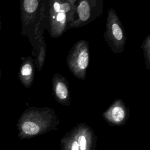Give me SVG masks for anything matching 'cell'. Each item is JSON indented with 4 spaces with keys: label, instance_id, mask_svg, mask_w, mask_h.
Here are the masks:
<instances>
[{
    "label": "cell",
    "instance_id": "10",
    "mask_svg": "<svg viewBox=\"0 0 150 150\" xmlns=\"http://www.w3.org/2000/svg\"><path fill=\"white\" fill-rule=\"evenodd\" d=\"M35 76V62L31 56L23 58L20 66L18 77L22 84L26 88L32 86Z\"/></svg>",
    "mask_w": 150,
    "mask_h": 150
},
{
    "label": "cell",
    "instance_id": "2",
    "mask_svg": "<svg viewBox=\"0 0 150 150\" xmlns=\"http://www.w3.org/2000/svg\"><path fill=\"white\" fill-rule=\"evenodd\" d=\"M47 2L41 0L20 1L21 35L28 36L34 49L37 42L40 25L46 15Z\"/></svg>",
    "mask_w": 150,
    "mask_h": 150
},
{
    "label": "cell",
    "instance_id": "13",
    "mask_svg": "<svg viewBox=\"0 0 150 150\" xmlns=\"http://www.w3.org/2000/svg\"><path fill=\"white\" fill-rule=\"evenodd\" d=\"M1 15H0V30H1Z\"/></svg>",
    "mask_w": 150,
    "mask_h": 150
},
{
    "label": "cell",
    "instance_id": "3",
    "mask_svg": "<svg viewBox=\"0 0 150 150\" xmlns=\"http://www.w3.org/2000/svg\"><path fill=\"white\" fill-rule=\"evenodd\" d=\"M76 0H50L48 1L50 36L58 38L66 31L76 17Z\"/></svg>",
    "mask_w": 150,
    "mask_h": 150
},
{
    "label": "cell",
    "instance_id": "5",
    "mask_svg": "<svg viewBox=\"0 0 150 150\" xmlns=\"http://www.w3.org/2000/svg\"><path fill=\"white\" fill-rule=\"evenodd\" d=\"M107 14L105 31L103 34L104 40L113 53H122L127 40L123 25L113 8H110Z\"/></svg>",
    "mask_w": 150,
    "mask_h": 150
},
{
    "label": "cell",
    "instance_id": "9",
    "mask_svg": "<svg viewBox=\"0 0 150 150\" xmlns=\"http://www.w3.org/2000/svg\"><path fill=\"white\" fill-rule=\"evenodd\" d=\"M52 90L55 100L61 105L70 104V86L67 79L59 73H55L52 79Z\"/></svg>",
    "mask_w": 150,
    "mask_h": 150
},
{
    "label": "cell",
    "instance_id": "4",
    "mask_svg": "<svg viewBox=\"0 0 150 150\" xmlns=\"http://www.w3.org/2000/svg\"><path fill=\"white\" fill-rule=\"evenodd\" d=\"M97 135L86 123L78 124L60 139L61 150H96Z\"/></svg>",
    "mask_w": 150,
    "mask_h": 150
},
{
    "label": "cell",
    "instance_id": "7",
    "mask_svg": "<svg viewBox=\"0 0 150 150\" xmlns=\"http://www.w3.org/2000/svg\"><path fill=\"white\" fill-rule=\"evenodd\" d=\"M103 0H76V17L67 28L83 27L101 16L103 12Z\"/></svg>",
    "mask_w": 150,
    "mask_h": 150
},
{
    "label": "cell",
    "instance_id": "12",
    "mask_svg": "<svg viewBox=\"0 0 150 150\" xmlns=\"http://www.w3.org/2000/svg\"><path fill=\"white\" fill-rule=\"evenodd\" d=\"M141 48L144 51V56L145 58V63L146 69H150V35H148L144 39Z\"/></svg>",
    "mask_w": 150,
    "mask_h": 150
},
{
    "label": "cell",
    "instance_id": "1",
    "mask_svg": "<svg viewBox=\"0 0 150 150\" xmlns=\"http://www.w3.org/2000/svg\"><path fill=\"white\" fill-rule=\"evenodd\" d=\"M60 121L55 111L50 107H30L19 117L16 124L18 137L29 139L57 129Z\"/></svg>",
    "mask_w": 150,
    "mask_h": 150
},
{
    "label": "cell",
    "instance_id": "6",
    "mask_svg": "<svg viewBox=\"0 0 150 150\" xmlns=\"http://www.w3.org/2000/svg\"><path fill=\"white\" fill-rule=\"evenodd\" d=\"M90 60L89 44L87 40H78L70 49L66 58L69 71L76 77L84 80Z\"/></svg>",
    "mask_w": 150,
    "mask_h": 150
},
{
    "label": "cell",
    "instance_id": "8",
    "mask_svg": "<svg viewBox=\"0 0 150 150\" xmlns=\"http://www.w3.org/2000/svg\"><path fill=\"white\" fill-rule=\"evenodd\" d=\"M129 115V108L124 102L119 98L115 99L103 113L105 121L112 126L124 125Z\"/></svg>",
    "mask_w": 150,
    "mask_h": 150
},
{
    "label": "cell",
    "instance_id": "11",
    "mask_svg": "<svg viewBox=\"0 0 150 150\" xmlns=\"http://www.w3.org/2000/svg\"><path fill=\"white\" fill-rule=\"evenodd\" d=\"M38 39V45L39 47V50L38 52V53H37V55L36 56V59L34 60L35 64L38 70L41 71L44 63L45 61L46 58V44L45 43L44 38L42 35V33L40 30L38 32V34L37 36V40Z\"/></svg>",
    "mask_w": 150,
    "mask_h": 150
},
{
    "label": "cell",
    "instance_id": "14",
    "mask_svg": "<svg viewBox=\"0 0 150 150\" xmlns=\"http://www.w3.org/2000/svg\"><path fill=\"white\" fill-rule=\"evenodd\" d=\"M1 77V69H0V79Z\"/></svg>",
    "mask_w": 150,
    "mask_h": 150
}]
</instances>
